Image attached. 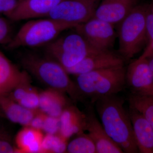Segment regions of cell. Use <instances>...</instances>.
Returning a JSON list of instances; mask_svg holds the SVG:
<instances>
[{
	"label": "cell",
	"mask_w": 153,
	"mask_h": 153,
	"mask_svg": "<svg viewBox=\"0 0 153 153\" xmlns=\"http://www.w3.org/2000/svg\"><path fill=\"white\" fill-rule=\"evenodd\" d=\"M44 47V54L54 59L65 69L71 68L90 54L99 52L76 31L59 36Z\"/></svg>",
	"instance_id": "6"
},
{
	"label": "cell",
	"mask_w": 153,
	"mask_h": 153,
	"mask_svg": "<svg viewBox=\"0 0 153 153\" xmlns=\"http://www.w3.org/2000/svg\"><path fill=\"white\" fill-rule=\"evenodd\" d=\"M18 0H0V13L8 18L18 4Z\"/></svg>",
	"instance_id": "28"
},
{
	"label": "cell",
	"mask_w": 153,
	"mask_h": 153,
	"mask_svg": "<svg viewBox=\"0 0 153 153\" xmlns=\"http://www.w3.org/2000/svg\"><path fill=\"white\" fill-rule=\"evenodd\" d=\"M146 58L147 59L149 65L150 66L151 69L153 71V54L150 55L149 57H146Z\"/></svg>",
	"instance_id": "31"
},
{
	"label": "cell",
	"mask_w": 153,
	"mask_h": 153,
	"mask_svg": "<svg viewBox=\"0 0 153 153\" xmlns=\"http://www.w3.org/2000/svg\"><path fill=\"white\" fill-rule=\"evenodd\" d=\"M44 136L41 131L30 126H24L16 135L15 144L19 153H41Z\"/></svg>",
	"instance_id": "19"
},
{
	"label": "cell",
	"mask_w": 153,
	"mask_h": 153,
	"mask_svg": "<svg viewBox=\"0 0 153 153\" xmlns=\"http://www.w3.org/2000/svg\"><path fill=\"white\" fill-rule=\"evenodd\" d=\"M126 84L132 94L146 95L153 83V71L146 58L140 57L126 68Z\"/></svg>",
	"instance_id": "9"
},
{
	"label": "cell",
	"mask_w": 153,
	"mask_h": 153,
	"mask_svg": "<svg viewBox=\"0 0 153 153\" xmlns=\"http://www.w3.org/2000/svg\"><path fill=\"white\" fill-rule=\"evenodd\" d=\"M29 78L27 72L24 70L21 71L0 51V95L7 94Z\"/></svg>",
	"instance_id": "15"
},
{
	"label": "cell",
	"mask_w": 153,
	"mask_h": 153,
	"mask_svg": "<svg viewBox=\"0 0 153 153\" xmlns=\"http://www.w3.org/2000/svg\"><path fill=\"white\" fill-rule=\"evenodd\" d=\"M64 0H18L16 7L8 17L14 21L46 18Z\"/></svg>",
	"instance_id": "12"
},
{
	"label": "cell",
	"mask_w": 153,
	"mask_h": 153,
	"mask_svg": "<svg viewBox=\"0 0 153 153\" xmlns=\"http://www.w3.org/2000/svg\"><path fill=\"white\" fill-rule=\"evenodd\" d=\"M75 26L49 18L30 20L20 28L8 44L10 49L45 47L61 33Z\"/></svg>",
	"instance_id": "4"
},
{
	"label": "cell",
	"mask_w": 153,
	"mask_h": 153,
	"mask_svg": "<svg viewBox=\"0 0 153 153\" xmlns=\"http://www.w3.org/2000/svg\"><path fill=\"white\" fill-rule=\"evenodd\" d=\"M100 1L64 0L55 7L47 17L76 27L94 17Z\"/></svg>",
	"instance_id": "7"
},
{
	"label": "cell",
	"mask_w": 153,
	"mask_h": 153,
	"mask_svg": "<svg viewBox=\"0 0 153 153\" xmlns=\"http://www.w3.org/2000/svg\"><path fill=\"white\" fill-rule=\"evenodd\" d=\"M20 62L24 70L48 88L67 94L74 101L79 100L75 82L65 68L56 60L44 54L27 52L23 53Z\"/></svg>",
	"instance_id": "2"
},
{
	"label": "cell",
	"mask_w": 153,
	"mask_h": 153,
	"mask_svg": "<svg viewBox=\"0 0 153 153\" xmlns=\"http://www.w3.org/2000/svg\"><path fill=\"white\" fill-rule=\"evenodd\" d=\"M128 101L129 106L143 114L153 129V97L131 94Z\"/></svg>",
	"instance_id": "21"
},
{
	"label": "cell",
	"mask_w": 153,
	"mask_h": 153,
	"mask_svg": "<svg viewBox=\"0 0 153 153\" xmlns=\"http://www.w3.org/2000/svg\"><path fill=\"white\" fill-rule=\"evenodd\" d=\"M147 4H138L118 24L119 54L128 61L146 48L149 42L146 24Z\"/></svg>",
	"instance_id": "5"
},
{
	"label": "cell",
	"mask_w": 153,
	"mask_h": 153,
	"mask_svg": "<svg viewBox=\"0 0 153 153\" xmlns=\"http://www.w3.org/2000/svg\"><path fill=\"white\" fill-rule=\"evenodd\" d=\"M66 152L97 153L96 148L88 135L82 133L67 144Z\"/></svg>",
	"instance_id": "22"
},
{
	"label": "cell",
	"mask_w": 153,
	"mask_h": 153,
	"mask_svg": "<svg viewBox=\"0 0 153 153\" xmlns=\"http://www.w3.org/2000/svg\"><path fill=\"white\" fill-rule=\"evenodd\" d=\"M47 114L38 109L33 117L30 124V126L36 129L42 131L45 119Z\"/></svg>",
	"instance_id": "29"
},
{
	"label": "cell",
	"mask_w": 153,
	"mask_h": 153,
	"mask_svg": "<svg viewBox=\"0 0 153 153\" xmlns=\"http://www.w3.org/2000/svg\"><path fill=\"white\" fill-rule=\"evenodd\" d=\"M59 120V134L67 140L73 134H79L85 130V114L71 105L64 110Z\"/></svg>",
	"instance_id": "18"
},
{
	"label": "cell",
	"mask_w": 153,
	"mask_h": 153,
	"mask_svg": "<svg viewBox=\"0 0 153 153\" xmlns=\"http://www.w3.org/2000/svg\"><path fill=\"white\" fill-rule=\"evenodd\" d=\"M96 109L108 135L125 153L139 152L124 100L117 94L99 99Z\"/></svg>",
	"instance_id": "1"
},
{
	"label": "cell",
	"mask_w": 153,
	"mask_h": 153,
	"mask_svg": "<svg viewBox=\"0 0 153 153\" xmlns=\"http://www.w3.org/2000/svg\"><path fill=\"white\" fill-rule=\"evenodd\" d=\"M73 28L99 51L111 50L117 36L114 25L94 17Z\"/></svg>",
	"instance_id": "8"
},
{
	"label": "cell",
	"mask_w": 153,
	"mask_h": 153,
	"mask_svg": "<svg viewBox=\"0 0 153 153\" xmlns=\"http://www.w3.org/2000/svg\"><path fill=\"white\" fill-rule=\"evenodd\" d=\"M6 95L27 109H39V92L31 85L30 78L17 85Z\"/></svg>",
	"instance_id": "20"
},
{
	"label": "cell",
	"mask_w": 153,
	"mask_h": 153,
	"mask_svg": "<svg viewBox=\"0 0 153 153\" xmlns=\"http://www.w3.org/2000/svg\"><path fill=\"white\" fill-rule=\"evenodd\" d=\"M153 54V41L148 43L146 47L145 48L144 51L142 55L140 57L146 58Z\"/></svg>",
	"instance_id": "30"
},
{
	"label": "cell",
	"mask_w": 153,
	"mask_h": 153,
	"mask_svg": "<svg viewBox=\"0 0 153 153\" xmlns=\"http://www.w3.org/2000/svg\"><path fill=\"white\" fill-rule=\"evenodd\" d=\"M38 110L27 109L6 94L0 95V115L14 123L23 126H30Z\"/></svg>",
	"instance_id": "17"
},
{
	"label": "cell",
	"mask_w": 153,
	"mask_h": 153,
	"mask_svg": "<svg viewBox=\"0 0 153 153\" xmlns=\"http://www.w3.org/2000/svg\"><path fill=\"white\" fill-rule=\"evenodd\" d=\"M131 121L139 152L153 153V129L148 121L136 109L129 106L128 111Z\"/></svg>",
	"instance_id": "14"
},
{
	"label": "cell",
	"mask_w": 153,
	"mask_h": 153,
	"mask_svg": "<svg viewBox=\"0 0 153 153\" xmlns=\"http://www.w3.org/2000/svg\"><path fill=\"white\" fill-rule=\"evenodd\" d=\"M125 61L112 50L99 51L90 54L71 68H66L69 74L74 76L90 71L124 65Z\"/></svg>",
	"instance_id": "10"
},
{
	"label": "cell",
	"mask_w": 153,
	"mask_h": 153,
	"mask_svg": "<svg viewBox=\"0 0 153 153\" xmlns=\"http://www.w3.org/2000/svg\"><path fill=\"white\" fill-rule=\"evenodd\" d=\"M60 123L59 118L53 117L47 115L45 119L42 131L46 134H59Z\"/></svg>",
	"instance_id": "25"
},
{
	"label": "cell",
	"mask_w": 153,
	"mask_h": 153,
	"mask_svg": "<svg viewBox=\"0 0 153 153\" xmlns=\"http://www.w3.org/2000/svg\"><path fill=\"white\" fill-rule=\"evenodd\" d=\"M146 95L151 96L153 97V83L152 86V88H151V90L149 91V93Z\"/></svg>",
	"instance_id": "32"
},
{
	"label": "cell",
	"mask_w": 153,
	"mask_h": 153,
	"mask_svg": "<svg viewBox=\"0 0 153 153\" xmlns=\"http://www.w3.org/2000/svg\"><path fill=\"white\" fill-rule=\"evenodd\" d=\"M70 105L66 94L60 91L47 88L39 92V109L50 116L60 117Z\"/></svg>",
	"instance_id": "16"
},
{
	"label": "cell",
	"mask_w": 153,
	"mask_h": 153,
	"mask_svg": "<svg viewBox=\"0 0 153 153\" xmlns=\"http://www.w3.org/2000/svg\"><path fill=\"white\" fill-rule=\"evenodd\" d=\"M67 140L60 134H46L42 142L41 153L66 152Z\"/></svg>",
	"instance_id": "23"
},
{
	"label": "cell",
	"mask_w": 153,
	"mask_h": 153,
	"mask_svg": "<svg viewBox=\"0 0 153 153\" xmlns=\"http://www.w3.org/2000/svg\"><path fill=\"white\" fill-rule=\"evenodd\" d=\"M12 39L8 24L5 19L0 17V44L7 45Z\"/></svg>",
	"instance_id": "27"
},
{
	"label": "cell",
	"mask_w": 153,
	"mask_h": 153,
	"mask_svg": "<svg viewBox=\"0 0 153 153\" xmlns=\"http://www.w3.org/2000/svg\"><path fill=\"white\" fill-rule=\"evenodd\" d=\"M92 107L85 114V130L93 141L97 153H123L120 148L108 135Z\"/></svg>",
	"instance_id": "11"
},
{
	"label": "cell",
	"mask_w": 153,
	"mask_h": 153,
	"mask_svg": "<svg viewBox=\"0 0 153 153\" xmlns=\"http://www.w3.org/2000/svg\"><path fill=\"white\" fill-rule=\"evenodd\" d=\"M19 153L11 136L0 126V153Z\"/></svg>",
	"instance_id": "24"
},
{
	"label": "cell",
	"mask_w": 153,
	"mask_h": 153,
	"mask_svg": "<svg viewBox=\"0 0 153 153\" xmlns=\"http://www.w3.org/2000/svg\"><path fill=\"white\" fill-rule=\"evenodd\" d=\"M126 68L120 65L76 75L75 83L80 100L89 99L92 104L122 91L126 85Z\"/></svg>",
	"instance_id": "3"
},
{
	"label": "cell",
	"mask_w": 153,
	"mask_h": 153,
	"mask_svg": "<svg viewBox=\"0 0 153 153\" xmlns=\"http://www.w3.org/2000/svg\"><path fill=\"white\" fill-rule=\"evenodd\" d=\"M146 24L149 42L153 41V0L147 4L146 13Z\"/></svg>",
	"instance_id": "26"
},
{
	"label": "cell",
	"mask_w": 153,
	"mask_h": 153,
	"mask_svg": "<svg viewBox=\"0 0 153 153\" xmlns=\"http://www.w3.org/2000/svg\"><path fill=\"white\" fill-rule=\"evenodd\" d=\"M138 4L139 0H101L94 17L118 25Z\"/></svg>",
	"instance_id": "13"
}]
</instances>
